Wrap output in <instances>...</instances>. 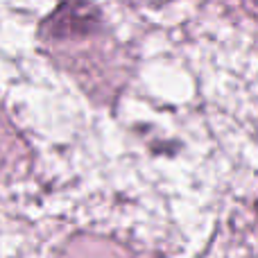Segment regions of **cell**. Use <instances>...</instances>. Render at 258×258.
<instances>
[{
    "label": "cell",
    "mask_w": 258,
    "mask_h": 258,
    "mask_svg": "<svg viewBox=\"0 0 258 258\" xmlns=\"http://www.w3.org/2000/svg\"><path fill=\"white\" fill-rule=\"evenodd\" d=\"M256 213H258V204H256Z\"/></svg>",
    "instance_id": "cell-2"
},
{
    "label": "cell",
    "mask_w": 258,
    "mask_h": 258,
    "mask_svg": "<svg viewBox=\"0 0 258 258\" xmlns=\"http://www.w3.org/2000/svg\"><path fill=\"white\" fill-rule=\"evenodd\" d=\"M100 12L95 5L86 0H66L61 3L48 18H45L41 32L54 39L63 36H82L91 34L100 27Z\"/></svg>",
    "instance_id": "cell-1"
}]
</instances>
